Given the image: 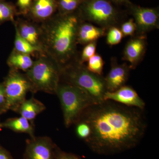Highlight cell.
<instances>
[{
	"instance_id": "1",
	"label": "cell",
	"mask_w": 159,
	"mask_h": 159,
	"mask_svg": "<svg viewBox=\"0 0 159 159\" xmlns=\"http://www.w3.org/2000/svg\"><path fill=\"white\" fill-rule=\"evenodd\" d=\"M143 110L109 100L91 106L79 119L91 127L90 136L85 143L100 155L115 154L134 148L147 129Z\"/></svg>"
},
{
	"instance_id": "2",
	"label": "cell",
	"mask_w": 159,
	"mask_h": 159,
	"mask_svg": "<svg viewBox=\"0 0 159 159\" xmlns=\"http://www.w3.org/2000/svg\"><path fill=\"white\" fill-rule=\"evenodd\" d=\"M79 18L63 14L51 18L41 25L43 54H47L62 69L70 64L76 53Z\"/></svg>"
},
{
	"instance_id": "3",
	"label": "cell",
	"mask_w": 159,
	"mask_h": 159,
	"mask_svg": "<svg viewBox=\"0 0 159 159\" xmlns=\"http://www.w3.org/2000/svg\"><path fill=\"white\" fill-rule=\"evenodd\" d=\"M62 68L45 54L34 61L25 75L31 84L33 94L38 92L56 94L61 81Z\"/></svg>"
},
{
	"instance_id": "4",
	"label": "cell",
	"mask_w": 159,
	"mask_h": 159,
	"mask_svg": "<svg viewBox=\"0 0 159 159\" xmlns=\"http://www.w3.org/2000/svg\"><path fill=\"white\" fill-rule=\"evenodd\" d=\"M81 89L95 103L104 101L107 92L104 78L92 73L79 62L70 64L62 69L61 80Z\"/></svg>"
},
{
	"instance_id": "5",
	"label": "cell",
	"mask_w": 159,
	"mask_h": 159,
	"mask_svg": "<svg viewBox=\"0 0 159 159\" xmlns=\"http://www.w3.org/2000/svg\"><path fill=\"white\" fill-rule=\"evenodd\" d=\"M56 95L60 102L67 128L77 123L87 109L96 104L81 89L67 83L60 82Z\"/></svg>"
},
{
	"instance_id": "6",
	"label": "cell",
	"mask_w": 159,
	"mask_h": 159,
	"mask_svg": "<svg viewBox=\"0 0 159 159\" xmlns=\"http://www.w3.org/2000/svg\"><path fill=\"white\" fill-rule=\"evenodd\" d=\"M5 88L7 111H13L26 99L27 94L32 92L31 84L25 74L10 69L2 82Z\"/></svg>"
},
{
	"instance_id": "7",
	"label": "cell",
	"mask_w": 159,
	"mask_h": 159,
	"mask_svg": "<svg viewBox=\"0 0 159 159\" xmlns=\"http://www.w3.org/2000/svg\"><path fill=\"white\" fill-rule=\"evenodd\" d=\"M84 11L86 19L103 29L114 26L116 21L115 9L106 0H91L86 4Z\"/></svg>"
},
{
	"instance_id": "8",
	"label": "cell",
	"mask_w": 159,
	"mask_h": 159,
	"mask_svg": "<svg viewBox=\"0 0 159 159\" xmlns=\"http://www.w3.org/2000/svg\"><path fill=\"white\" fill-rule=\"evenodd\" d=\"M57 147L48 137L30 138L26 141L24 159H56Z\"/></svg>"
},
{
	"instance_id": "9",
	"label": "cell",
	"mask_w": 159,
	"mask_h": 159,
	"mask_svg": "<svg viewBox=\"0 0 159 159\" xmlns=\"http://www.w3.org/2000/svg\"><path fill=\"white\" fill-rule=\"evenodd\" d=\"M104 100H109L119 104L144 110L145 103L136 91L129 86L124 85L113 92H107L104 97Z\"/></svg>"
},
{
	"instance_id": "10",
	"label": "cell",
	"mask_w": 159,
	"mask_h": 159,
	"mask_svg": "<svg viewBox=\"0 0 159 159\" xmlns=\"http://www.w3.org/2000/svg\"><path fill=\"white\" fill-rule=\"evenodd\" d=\"M133 16L136 31L140 35L159 28V15L154 9L136 7Z\"/></svg>"
},
{
	"instance_id": "11",
	"label": "cell",
	"mask_w": 159,
	"mask_h": 159,
	"mask_svg": "<svg viewBox=\"0 0 159 159\" xmlns=\"http://www.w3.org/2000/svg\"><path fill=\"white\" fill-rule=\"evenodd\" d=\"M21 36L32 45L40 50L43 54L42 42V30L41 26L37 24L23 19L15 21L13 23Z\"/></svg>"
},
{
	"instance_id": "12",
	"label": "cell",
	"mask_w": 159,
	"mask_h": 159,
	"mask_svg": "<svg viewBox=\"0 0 159 159\" xmlns=\"http://www.w3.org/2000/svg\"><path fill=\"white\" fill-rule=\"evenodd\" d=\"M130 67L125 64H119L115 59L112 60L111 67L104 78L107 90L113 92L125 85L129 76Z\"/></svg>"
},
{
	"instance_id": "13",
	"label": "cell",
	"mask_w": 159,
	"mask_h": 159,
	"mask_svg": "<svg viewBox=\"0 0 159 159\" xmlns=\"http://www.w3.org/2000/svg\"><path fill=\"white\" fill-rule=\"evenodd\" d=\"M146 50V42L143 36L131 39L126 44L123 52V58L130 63V68H134L142 59Z\"/></svg>"
},
{
	"instance_id": "14",
	"label": "cell",
	"mask_w": 159,
	"mask_h": 159,
	"mask_svg": "<svg viewBox=\"0 0 159 159\" xmlns=\"http://www.w3.org/2000/svg\"><path fill=\"white\" fill-rule=\"evenodd\" d=\"M56 0H33L29 14L36 22H44L52 18L56 11Z\"/></svg>"
},
{
	"instance_id": "15",
	"label": "cell",
	"mask_w": 159,
	"mask_h": 159,
	"mask_svg": "<svg viewBox=\"0 0 159 159\" xmlns=\"http://www.w3.org/2000/svg\"><path fill=\"white\" fill-rule=\"evenodd\" d=\"M46 109L45 105L43 102L32 97L30 99H25L13 111L34 124L36 117Z\"/></svg>"
},
{
	"instance_id": "16",
	"label": "cell",
	"mask_w": 159,
	"mask_h": 159,
	"mask_svg": "<svg viewBox=\"0 0 159 159\" xmlns=\"http://www.w3.org/2000/svg\"><path fill=\"white\" fill-rule=\"evenodd\" d=\"M105 29L89 23H80L77 31V43L87 44L96 42L105 34Z\"/></svg>"
},
{
	"instance_id": "17",
	"label": "cell",
	"mask_w": 159,
	"mask_h": 159,
	"mask_svg": "<svg viewBox=\"0 0 159 159\" xmlns=\"http://www.w3.org/2000/svg\"><path fill=\"white\" fill-rule=\"evenodd\" d=\"M0 129H8L15 132L27 134L30 138L35 136L34 124L22 116L9 118L0 122Z\"/></svg>"
},
{
	"instance_id": "18",
	"label": "cell",
	"mask_w": 159,
	"mask_h": 159,
	"mask_svg": "<svg viewBox=\"0 0 159 159\" xmlns=\"http://www.w3.org/2000/svg\"><path fill=\"white\" fill-rule=\"evenodd\" d=\"M30 55L19 53L14 50L9 55L7 63L10 69L27 72L34 63Z\"/></svg>"
},
{
	"instance_id": "19",
	"label": "cell",
	"mask_w": 159,
	"mask_h": 159,
	"mask_svg": "<svg viewBox=\"0 0 159 159\" xmlns=\"http://www.w3.org/2000/svg\"><path fill=\"white\" fill-rule=\"evenodd\" d=\"M15 38L14 41V51L19 53L22 54L31 55V54L35 53V52H39L41 53L39 49L34 47L28 42L27 41L23 38L20 35L18 31L15 29Z\"/></svg>"
},
{
	"instance_id": "20",
	"label": "cell",
	"mask_w": 159,
	"mask_h": 159,
	"mask_svg": "<svg viewBox=\"0 0 159 159\" xmlns=\"http://www.w3.org/2000/svg\"><path fill=\"white\" fill-rule=\"evenodd\" d=\"M17 13L16 8L12 3L0 0V25L7 21L14 23Z\"/></svg>"
},
{
	"instance_id": "21",
	"label": "cell",
	"mask_w": 159,
	"mask_h": 159,
	"mask_svg": "<svg viewBox=\"0 0 159 159\" xmlns=\"http://www.w3.org/2000/svg\"><path fill=\"white\" fill-rule=\"evenodd\" d=\"M86 68L89 71L94 74L102 76L104 62L102 57L98 54H95L88 61Z\"/></svg>"
},
{
	"instance_id": "22",
	"label": "cell",
	"mask_w": 159,
	"mask_h": 159,
	"mask_svg": "<svg viewBox=\"0 0 159 159\" xmlns=\"http://www.w3.org/2000/svg\"><path fill=\"white\" fill-rule=\"evenodd\" d=\"M75 132L78 138L85 142L90 136L91 129L88 123L79 120L75 123Z\"/></svg>"
},
{
	"instance_id": "23",
	"label": "cell",
	"mask_w": 159,
	"mask_h": 159,
	"mask_svg": "<svg viewBox=\"0 0 159 159\" xmlns=\"http://www.w3.org/2000/svg\"><path fill=\"white\" fill-rule=\"evenodd\" d=\"M109 28L107 35V43L111 46L118 44L123 37L122 31L120 29L114 26Z\"/></svg>"
},
{
	"instance_id": "24",
	"label": "cell",
	"mask_w": 159,
	"mask_h": 159,
	"mask_svg": "<svg viewBox=\"0 0 159 159\" xmlns=\"http://www.w3.org/2000/svg\"><path fill=\"white\" fill-rule=\"evenodd\" d=\"M97 42H94L87 44L81 53L79 63L83 64L84 63L87 62L92 56L95 55L97 49Z\"/></svg>"
},
{
	"instance_id": "25",
	"label": "cell",
	"mask_w": 159,
	"mask_h": 159,
	"mask_svg": "<svg viewBox=\"0 0 159 159\" xmlns=\"http://www.w3.org/2000/svg\"><path fill=\"white\" fill-rule=\"evenodd\" d=\"M79 4V0H59L60 8L64 12H70L77 9Z\"/></svg>"
},
{
	"instance_id": "26",
	"label": "cell",
	"mask_w": 159,
	"mask_h": 159,
	"mask_svg": "<svg viewBox=\"0 0 159 159\" xmlns=\"http://www.w3.org/2000/svg\"><path fill=\"white\" fill-rule=\"evenodd\" d=\"M123 36H131L136 31V26L133 19L128 20L123 23L120 29Z\"/></svg>"
},
{
	"instance_id": "27",
	"label": "cell",
	"mask_w": 159,
	"mask_h": 159,
	"mask_svg": "<svg viewBox=\"0 0 159 159\" xmlns=\"http://www.w3.org/2000/svg\"><path fill=\"white\" fill-rule=\"evenodd\" d=\"M33 0H17V5L20 14L26 15L29 14Z\"/></svg>"
},
{
	"instance_id": "28",
	"label": "cell",
	"mask_w": 159,
	"mask_h": 159,
	"mask_svg": "<svg viewBox=\"0 0 159 159\" xmlns=\"http://www.w3.org/2000/svg\"><path fill=\"white\" fill-rule=\"evenodd\" d=\"M56 159H81L80 157L75 154L65 152L57 147L56 152Z\"/></svg>"
},
{
	"instance_id": "29",
	"label": "cell",
	"mask_w": 159,
	"mask_h": 159,
	"mask_svg": "<svg viewBox=\"0 0 159 159\" xmlns=\"http://www.w3.org/2000/svg\"><path fill=\"white\" fill-rule=\"evenodd\" d=\"M0 111L2 114L7 111L6 93L2 83H0Z\"/></svg>"
},
{
	"instance_id": "30",
	"label": "cell",
	"mask_w": 159,
	"mask_h": 159,
	"mask_svg": "<svg viewBox=\"0 0 159 159\" xmlns=\"http://www.w3.org/2000/svg\"><path fill=\"white\" fill-rule=\"evenodd\" d=\"M0 159H14L9 153L5 148L0 145Z\"/></svg>"
},
{
	"instance_id": "31",
	"label": "cell",
	"mask_w": 159,
	"mask_h": 159,
	"mask_svg": "<svg viewBox=\"0 0 159 159\" xmlns=\"http://www.w3.org/2000/svg\"><path fill=\"white\" fill-rule=\"evenodd\" d=\"M114 1H116V2H126V1H128V0H113Z\"/></svg>"
},
{
	"instance_id": "32",
	"label": "cell",
	"mask_w": 159,
	"mask_h": 159,
	"mask_svg": "<svg viewBox=\"0 0 159 159\" xmlns=\"http://www.w3.org/2000/svg\"><path fill=\"white\" fill-rule=\"evenodd\" d=\"M2 112L0 111V116H1V115H2Z\"/></svg>"
}]
</instances>
